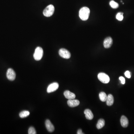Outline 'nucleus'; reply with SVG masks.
<instances>
[{"label": "nucleus", "mask_w": 134, "mask_h": 134, "mask_svg": "<svg viewBox=\"0 0 134 134\" xmlns=\"http://www.w3.org/2000/svg\"><path fill=\"white\" fill-rule=\"evenodd\" d=\"M90 10L89 8L86 7L82 8L79 12V16L81 19L86 21L88 19L90 15Z\"/></svg>", "instance_id": "f257e3e1"}, {"label": "nucleus", "mask_w": 134, "mask_h": 134, "mask_svg": "<svg viewBox=\"0 0 134 134\" xmlns=\"http://www.w3.org/2000/svg\"><path fill=\"white\" fill-rule=\"evenodd\" d=\"M43 55V50L42 48L38 47L35 49V52L34 54V58L37 61H39L41 60Z\"/></svg>", "instance_id": "f03ea898"}, {"label": "nucleus", "mask_w": 134, "mask_h": 134, "mask_svg": "<svg viewBox=\"0 0 134 134\" xmlns=\"http://www.w3.org/2000/svg\"><path fill=\"white\" fill-rule=\"evenodd\" d=\"M55 11V7L52 5H49L47 6L43 12L44 15L46 17H50L53 14Z\"/></svg>", "instance_id": "7ed1b4c3"}, {"label": "nucleus", "mask_w": 134, "mask_h": 134, "mask_svg": "<svg viewBox=\"0 0 134 134\" xmlns=\"http://www.w3.org/2000/svg\"><path fill=\"white\" fill-rule=\"evenodd\" d=\"M98 78L102 83L108 84L110 82V78L109 76L104 73H100L98 75Z\"/></svg>", "instance_id": "20e7f679"}, {"label": "nucleus", "mask_w": 134, "mask_h": 134, "mask_svg": "<svg viewBox=\"0 0 134 134\" xmlns=\"http://www.w3.org/2000/svg\"><path fill=\"white\" fill-rule=\"evenodd\" d=\"M59 55L65 59H69L71 57L70 53L65 48H61L59 50Z\"/></svg>", "instance_id": "39448f33"}, {"label": "nucleus", "mask_w": 134, "mask_h": 134, "mask_svg": "<svg viewBox=\"0 0 134 134\" xmlns=\"http://www.w3.org/2000/svg\"><path fill=\"white\" fill-rule=\"evenodd\" d=\"M6 77L9 80L13 81L15 79L16 77L15 72L11 68L8 69L6 73Z\"/></svg>", "instance_id": "423d86ee"}, {"label": "nucleus", "mask_w": 134, "mask_h": 134, "mask_svg": "<svg viewBox=\"0 0 134 134\" xmlns=\"http://www.w3.org/2000/svg\"><path fill=\"white\" fill-rule=\"evenodd\" d=\"M59 85L57 82H54L50 84L47 88V92L48 93H51L55 91L58 89Z\"/></svg>", "instance_id": "0eeeda50"}, {"label": "nucleus", "mask_w": 134, "mask_h": 134, "mask_svg": "<svg viewBox=\"0 0 134 134\" xmlns=\"http://www.w3.org/2000/svg\"><path fill=\"white\" fill-rule=\"evenodd\" d=\"M113 41L111 37H107L104 41V46L105 48H110L113 44Z\"/></svg>", "instance_id": "6e6552de"}, {"label": "nucleus", "mask_w": 134, "mask_h": 134, "mask_svg": "<svg viewBox=\"0 0 134 134\" xmlns=\"http://www.w3.org/2000/svg\"><path fill=\"white\" fill-rule=\"evenodd\" d=\"M45 125L47 129L50 132H53L55 130V127L51 123L50 121L49 120H47L45 122Z\"/></svg>", "instance_id": "1a4fd4ad"}, {"label": "nucleus", "mask_w": 134, "mask_h": 134, "mask_svg": "<svg viewBox=\"0 0 134 134\" xmlns=\"http://www.w3.org/2000/svg\"><path fill=\"white\" fill-rule=\"evenodd\" d=\"M80 102L77 99H70L67 101V104L70 107H75L79 105Z\"/></svg>", "instance_id": "9d476101"}, {"label": "nucleus", "mask_w": 134, "mask_h": 134, "mask_svg": "<svg viewBox=\"0 0 134 134\" xmlns=\"http://www.w3.org/2000/svg\"><path fill=\"white\" fill-rule=\"evenodd\" d=\"M64 95L65 97L69 100L75 99L76 97V96L74 93L70 92L69 91H66L64 92Z\"/></svg>", "instance_id": "9b49d317"}, {"label": "nucleus", "mask_w": 134, "mask_h": 134, "mask_svg": "<svg viewBox=\"0 0 134 134\" xmlns=\"http://www.w3.org/2000/svg\"><path fill=\"white\" fill-rule=\"evenodd\" d=\"M121 125L123 127H127L129 125V120L125 116L123 115L120 119Z\"/></svg>", "instance_id": "f8f14e48"}, {"label": "nucleus", "mask_w": 134, "mask_h": 134, "mask_svg": "<svg viewBox=\"0 0 134 134\" xmlns=\"http://www.w3.org/2000/svg\"><path fill=\"white\" fill-rule=\"evenodd\" d=\"M84 114L85 117L87 119L89 120H91L94 118V115L91 110L89 109H86L85 110Z\"/></svg>", "instance_id": "ddd939ff"}, {"label": "nucleus", "mask_w": 134, "mask_h": 134, "mask_svg": "<svg viewBox=\"0 0 134 134\" xmlns=\"http://www.w3.org/2000/svg\"><path fill=\"white\" fill-rule=\"evenodd\" d=\"M106 101L107 105L110 106L113 105L114 102V98L113 95L111 94H109L107 96V99Z\"/></svg>", "instance_id": "4468645a"}, {"label": "nucleus", "mask_w": 134, "mask_h": 134, "mask_svg": "<svg viewBox=\"0 0 134 134\" xmlns=\"http://www.w3.org/2000/svg\"><path fill=\"white\" fill-rule=\"evenodd\" d=\"M105 120L103 119H100L98 121L96 124V127L98 129H100L105 125Z\"/></svg>", "instance_id": "2eb2a0df"}, {"label": "nucleus", "mask_w": 134, "mask_h": 134, "mask_svg": "<svg viewBox=\"0 0 134 134\" xmlns=\"http://www.w3.org/2000/svg\"><path fill=\"white\" fill-rule=\"evenodd\" d=\"M30 115V113L28 111L24 110L20 112L19 113V117L21 118H24L28 117Z\"/></svg>", "instance_id": "dca6fc26"}, {"label": "nucleus", "mask_w": 134, "mask_h": 134, "mask_svg": "<svg viewBox=\"0 0 134 134\" xmlns=\"http://www.w3.org/2000/svg\"><path fill=\"white\" fill-rule=\"evenodd\" d=\"M99 98L100 100L102 102H105L106 101L107 96L105 93L102 92L99 93Z\"/></svg>", "instance_id": "f3484780"}, {"label": "nucleus", "mask_w": 134, "mask_h": 134, "mask_svg": "<svg viewBox=\"0 0 134 134\" xmlns=\"http://www.w3.org/2000/svg\"><path fill=\"white\" fill-rule=\"evenodd\" d=\"M110 5L111 7L114 9H117L119 6V5L114 0H111L110 3Z\"/></svg>", "instance_id": "a211bd4d"}, {"label": "nucleus", "mask_w": 134, "mask_h": 134, "mask_svg": "<svg viewBox=\"0 0 134 134\" xmlns=\"http://www.w3.org/2000/svg\"><path fill=\"white\" fill-rule=\"evenodd\" d=\"M123 13L122 12H119L116 15V19L119 21H122L123 19Z\"/></svg>", "instance_id": "6ab92c4d"}, {"label": "nucleus", "mask_w": 134, "mask_h": 134, "mask_svg": "<svg viewBox=\"0 0 134 134\" xmlns=\"http://www.w3.org/2000/svg\"><path fill=\"white\" fill-rule=\"evenodd\" d=\"M28 133L29 134H36V132L34 127H29V130Z\"/></svg>", "instance_id": "aec40b11"}, {"label": "nucleus", "mask_w": 134, "mask_h": 134, "mask_svg": "<svg viewBox=\"0 0 134 134\" xmlns=\"http://www.w3.org/2000/svg\"><path fill=\"white\" fill-rule=\"evenodd\" d=\"M124 75L127 78H130L131 77V73L129 71H126L125 72Z\"/></svg>", "instance_id": "412c9836"}, {"label": "nucleus", "mask_w": 134, "mask_h": 134, "mask_svg": "<svg viewBox=\"0 0 134 134\" xmlns=\"http://www.w3.org/2000/svg\"><path fill=\"white\" fill-rule=\"evenodd\" d=\"M119 79L121 81V83L122 84H124L125 83V79L124 77H119Z\"/></svg>", "instance_id": "4be33fe9"}, {"label": "nucleus", "mask_w": 134, "mask_h": 134, "mask_svg": "<svg viewBox=\"0 0 134 134\" xmlns=\"http://www.w3.org/2000/svg\"><path fill=\"white\" fill-rule=\"evenodd\" d=\"M77 134H84V133H83L82 132V130L81 129H79L78 130V131L77 132Z\"/></svg>", "instance_id": "5701e85b"}]
</instances>
